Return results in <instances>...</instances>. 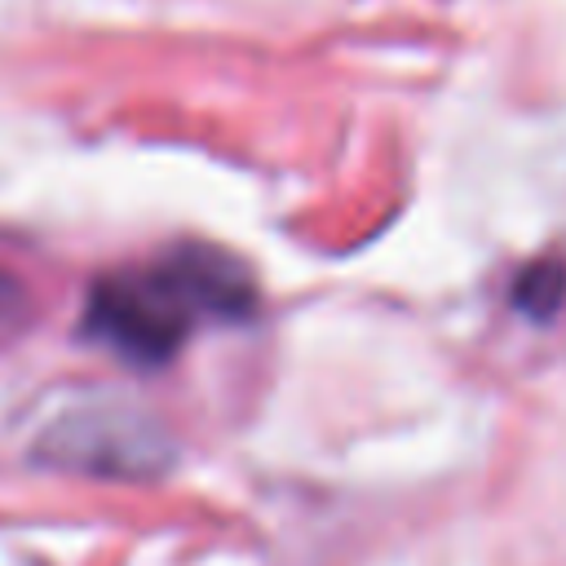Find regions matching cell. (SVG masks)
Listing matches in <instances>:
<instances>
[{"mask_svg": "<svg viewBox=\"0 0 566 566\" xmlns=\"http://www.w3.org/2000/svg\"><path fill=\"white\" fill-rule=\"evenodd\" d=\"M31 455L66 473L142 482L159 478L172 464L177 447L155 416L128 402H80L40 429Z\"/></svg>", "mask_w": 566, "mask_h": 566, "instance_id": "2", "label": "cell"}, {"mask_svg": "<svg viewBox=\"0 0 566 566\" xmlns=\"http://www.w3.org/2000/svg\"><path fill=\"white\" fill-rule=\"evenodd\" d=\"M256 305L248 270L217 248H172L88 287L80 332L133 367H164L199 323H243Z\"/></svg>", "mask_w": 566, "mask_h": 566, "instance_id": "1", "label": "cell"}, {"mask_svg": "<svg viewBox=\"0 0 566 566\" xmlns=\"http://www.w3.org/2000/svg\"><path fill=\"white\" fill-rule=\"evenodd\" d=\"M22 318V283L0 270V336Z\"/></svg>", "mask_w": 566, "mask_h": 566, "instance_id": "4", "label": "cell"}, {"mask_svg": "<svg viewBox=\"0 0 566 566\" xmlns=\"http://www.w3.org/2000/svg\"><path fill=\"white\" fill-rule=\"evenodd\" d=\"M562 301H566V265L562 261H535L513 283V305L535 323H548L562 310Z\"/></svg>", "mask_w": 566, "mask_h": 566, "instance_id": "3", "label": "cell"}]
</instances>
